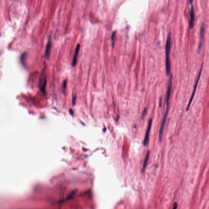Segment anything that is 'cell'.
<instances>
[{"label":"cell","instance_id":"6da1fadb","mask_svg":"<svg viewBox=\"0 0 209 209\" xmlns=\"http://www.w3.org/2000/svg\"><path fill=\"white\" fill-rule=\"evenodd\" d=\"M171 31H169L168 34L166 43L165 46V68L166 74L167 76L170 75V49H171Z\"/></svg>","mask_w":209,"mask_h":209},{"label":"cell","instance_id":"7a4b0ae2","mask_svg":"<svg viewBox=\"0 0 209 209\" xmlns=\"http://www.w3.org/2000/svg\"><path fill=\"white\" fill-rule=\"evenodd\" d=\"M169 110V106L168 107H166V109L165 113L164 116H163V120H162V124H161V126L160 129L159 134V140L160 142H162L163 137V135H164V132L166 124V122L167 121V117H168V112Z\"/></svg>","mask_w":209,"mask_h":209},{"label":"cell","instance_id":"3957f363","mask_svg":"<svg viewBox=\"0 0 209 209\" xmlns=\"http://www.w3.org/2000/svg\"><path fill=\"white\" fill-rule=\"evenodd\" d=\"M204 63H202V64L201 68L199 74L197 78V81H196V84L195 85L193 93H192V95H191V97L190 98V101H189V103L188 104L187 107H186V111H188L190 109V106H191V103H192V101H193L194 98L195 94V93L196 92V90H197V86H198V82L199 81L200 78L201 76V74L202 73V72L203 67H204Z\"/></svg>","mask_w":209,"mask_h":209},{"label":"cell","instance_id":"277c9868","mask_svg":"<svg viewBox=\"0 0 209 209\" xmlns=\"http://www.w3.org/2000/svg\"><path fill=\"white\" fill-rule=\"evenodd\" d=\"M46 84L47 77L45 72H43L40 77L39 87L41 91L44 94L46 93Z\"/></svg>","mask_w":209,"mask_h":209},{"label":"cell","instance_id":"5b68a950","mask_svg":"<svg viewBox=\"0 0 209 209\" xmlns=\"http://www.w3.org/2000/svg\"><path fill=\"white\" fill-rule=\"evenodd\" d=\"M172 82H173V75L171 74L170 75V79H169L168 86V90H167V95H166V107L169 106L170 104V96H171V90H172Z\"/></svg>","mask_w":209,"mask_h":209},{"label":"cell","instance_id":"8992f818","mask_svg":"<svg viewBox=\"0 0 209 209\" xmlns=\"http://www.w3.org/2000/svg\"><path fill=\"white\" fill-rule=\"evenodd\" d=\"M205 31V24L204 22L202 23L200 30V38L199 44L198 47L199 51H201L204 41V36Z\"/></svg>","mask_w":209,"mask_h":209},{"label":"cell","instance_id":"52a82bcc","mask_svg":"<svg viewBox=\"0 0 209 209\" xmlns=\"http://www.w3.org/2000/svg\"><path fill=\"white\" fill-rule=\"evenodd\" d=\"M152 122V119H150L149 123H148V128H147L146 132L144 141H143V144L145 146H147L148 145V143H149V134H150V130H151Z\"/></svg>","mask_w":209,"mask_h":209},{"label":"cell","instance_id":"ba28073f","mask_svg":"<svg viewBox=\"0 0 209 209\" xmlns=\"http://www.w3.org/2000/svg\"><path fill=\"white\" fill-rule=\"evenodd\" d=\"M190 27L191 29H192L194 26L195 14L194 8V6L192 4H191V9H190Z\"/></svg>","mask_w":209,"mask_h":209},{"label":"cell","instance_id":"9c48e42d","mask_svg":"<svg viewBox=\"0 0 209 209\" xmlns=\"http://www.w3.org/2000/svg\"><path fill=\"white\" fill-rule=\"evenodd\" d=\"M51 46H52V38L50 37L49 38L47 45L45 51V56L47 58H48L51 53Z\"/></svg>","mask_w":209,"mask_h":209},{"label":"cell","instance_id":"30bf717a","mask_svg":"<svg viewBox=\"0 0 209 209\" xmlns=\"http://www.w3.org/2000/svg\"><path fill=\"white\" fill-rule=\"evenodd\" d=\"M80 48V44H78L76 48L75 52L73 56V60H72V65L73 66H75L77 62L78 54H79V50Z\"/></svg>","mask_w":209,"mask_h":209},{"label":"cell","instance_id":"8fae6325","mask_svg":"<svg viewBox=\"0 0 209 209\" xmlns=\"http://www.w3.org/2000/svg\"><path fill=\"white\" fill-rule=\"evenodd\" d=\"M149 155H150V151L148 150L145 159L144 163H143V167H142V171L143 172L146 168L147 164H148V160H149Z\"/></svg>","mask_w":209,"mask_h":209},{"label":"cell","instance_id":"7c38bea8","mask_svg":"<svg viewBox=\"0 0 209 209\" xmlns=\"http://www.w3.org/2000/svg\"><path fill=\"white\" fill-rule=\"evenodd\" d=\"M116 35V31H113V33H112L111 37V39L112 45L113 48H114V44H115Z\"/></svg>","mask_w":209,"mask_h":209},{"label":"cell","instance_id":"4fadbf2b","mask_svg":"<svg viewBox=\"0 0 209 209\" xmlns=\"http://www.w3.org/2000/svg\"><path fill=\"white\" fill-rule=\"evenodd\" d=\"M147 113V108H145L144 109V110L143 111V114H142V118L143 119H144L145 118L146 115Z\"/></svg>","mask_w":209,"mask_h":209},{"label":"cell","instance_id":"5bb4252c","mask_svg":"<svg viewBox=\"0 0 209 209\" xmlns=\"http://www.w3.org/2000/svg\"><path fill=\"white\" fill-rule=\"evenodd\" d=\"M67 84V81L66 80H65V81H64V84H63V90H64V92H65V89H66V88Z\"/></svg>","mask_w":209,"mask_h":209},{"label":"cell","instance_id":"9a60e30c","mask_svg":"<svg viewBox=\"0 0 209 209\" xmlns=\"http://www.w3.org/2000/svg\"><path fill=\"white\" fill-rule=\"evenodd\" d=\"M177 207H178V204L177 202H175L174 203L172 209H177Z\"/></svg>","mask_w":209,"mask_h":209},{"label":"cell","instance_id":"2e32d148","mask_svg":"<svg viewBox=\"0 0 209 209\" xmlns=\"http://www.w3.org/2000/svg\"><path fill=\"white\" fill-rule=\"evenodd\" d=\"M162 98H160L159 103V107H162Z\"/></svg>","mask_w":209,"mask_h":209},{"label":"cell","instance_id":"e0dca14e","mask_svg":"<svg viewBox=\"0 0 209 209\" xmlns=\"http://www.w3.org/2000/svg\"><path fill=\"white\" fill-rule=\"evenodd\" d=\"M76 95H75L73 97V100H72V101H73V105H74L75 104V101L76 100Z\"/></svg>","mask_w":209,"mask_h":209},{"label":"cell","instance_id":"ac0fdd59","mask_svg":"<svg viewBox=\"0 0 209 209\" xmlns=\"http://www.w3.org/2000/svg\"><path fill=\"white\" fill-rule=\"evenodd\" d=\"M70 114L72 115H73V111H72V109H70Z\"/></svg>","mask_w":209,"mask_h":209},{"label":"cell","instance_id":"d6986e66","mask_svg":"<svg viewBox=\"0 0 209 209\" xmlns=\"http://www.w3.org/2000/svg\"><path fill=\"white\" fill-rule=\"evenodd\" d=\"M190 3H191V4H192V3H193V1H191V0H190Z\"/></svg>","mask_w":209,"mask_h":209}]
</instances>
